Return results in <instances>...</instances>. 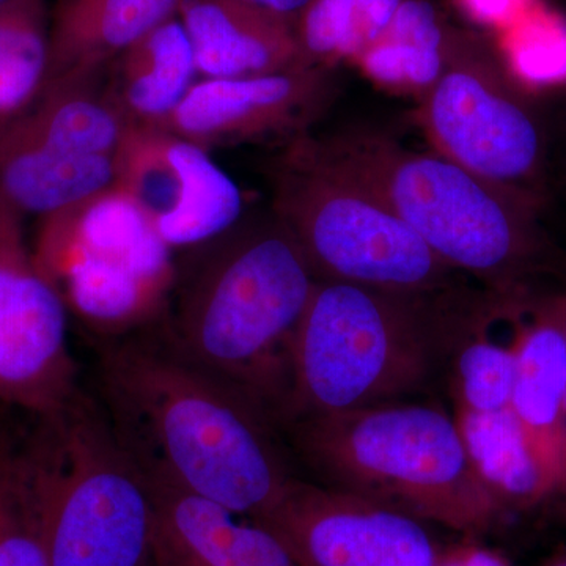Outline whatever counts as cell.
<instances>
[{"instance_id":"cell-7","label":"cell","mask_w":566,"mask_h":566,"mask_svg":"<svg viewBox=\"0 0 566 566\" xmlns=\"http://www.w3.org/2000/svg\"><path fill=\"white\" fill-rule=\"evenodd\" d=\"M274 218L318 281L385 292L457 289L455 271L390 208L316 163L293 142L274 175Z\"/></svg>"},{"instance_id":"cell-19","label":"cell","mask_w":566,"mask_h":566,"mask_svg":"<svg viewBox=\"0 0 566 566\" xmlns=\"http://www.w3.org/2000/svg\"><path fill=\"white\" fill-rule=\"evenodd\" d=\"M197 77L191 40L177 14L115 59L106 92L129 125L159 126L180 106Z\"/></svg>"},{"instance_id":"cell-24","label":"cell","mask_w":566,"mask_h":566,"mask_svg":"<svg viewBox=\"0 0 566 566\" xmlns=\"http://www.w3.org/2000/svg\"><path fill=\"white\" fill-rule=\"evenodd\" d=\"M403 0H311L294 32L311 66L354 61L392 24Z\"/></svg>"},{"instance_id":"cell-25","label":"cell","mask_w":566,"mask_h":566,"mask_svg":"<svg viewBox=\"0 0 566 566\" xmlns=\"http://www.w3.org/2000/svg\"><path fill=\"white\" fill-rule=\"evenodd\" d=\"M502 303L504 300L495 297L450 356V385L457 409L494 412L510 408L516 367L513 337L509 344H501L488 334L490 319Z\"/></svg>"},{"instance_id":"cell-11","label":"cell","mask_w":566,"mask_h":566,"mask_svg":"<svg viewBox=\"0 0 566 566\" xmlns=\"http://www.w3.org/2000/svg\"><path fill=\"white\" fill-rule=\"evenodd\" d=\"M253 521L300 566H434L444 549L415 516L297 476Z\"/></svg>"},{"instance_id":"cell-30","label":"cell","mask_w":566,"mask_h":566,"mask_svg":"<svg viewBox=\"0 0 566 566\" xmlns=\"http://www.w3.org/2000/svg\"><path fill=\"white\" fill-rule=\"evenodd\" d=\"M11 211H14L13 208H11L9 203H6V200L0 199V226L9 218Z\"/></svg>"},{"instance_id":"cell-33","label":"cell","mask_w":566,"mask_h":566,"mask_svg":"<svg viewBox=\"0 0 566 566\" xmlns=\"http://www.w3.org/2000/svg\"><path fill=\"white\" fill-rule=\"evenodd\" d=\"M153 566V565H151Z\"/></svg>"},{"instance_id":"cell-4","label":"cell","mask_w":566,"mask_h":566,"mask_svg":"<svg viewBox=\"0 0 566 566\" xmlns=\"http://www.w3.org/2000/svg\"><path fill=\"white\" fill-rule=\"evenodd\" d=\"M316 282L277 219L245 227L227 237L186 286L170 344L279 422L294 331Z\"/></svg>"},{"instance_id":"cell-31","label":"cell","mask_w":566,"mask_h":566,"mask_svg":"<svg viewBox=\"0 0 566 566\" xmlns=\"http://www.w3.org/2000/svg\"><path fill=\"white\" fill-rule=\"evenodd\" d=\"M551 566H566V557L560 558V560L554 562Z\"/></svg>"},{"instance_id":"cell-9","label":"cell","mask_w":566,"mask_h":566,"mask_svg":"<svg viewBox=\"0 0 566 566\" xmlns=\"http://www.w3.org/2000/svg\"><path fill=\"white\" fill-rule=\"evenodd\" d=\"M33 260L63 296L102 308L170 293L172 249L118 186L41 218Z\"/></svg>"},{"instance_id":"cell-22","label":"cell","mask_w":566,"mask_h":566,"mask_svg":"<svg viewBox=\"0 0 566 566\" xmlns=\"http://www.w3.org/2000/svg\"><path fill=\"white\" fill-rule=\"evenodd\" d=\"M450 41L431 3L403 0L385 35L356 63L381 87L422 98L444 70Z\"/></svg>"},{"instance_id":"cell-5","label":"cell","mask_w":566,"mask_h":566,"mask_svg":"<svg viewBox=\"0 0 566 566\" xmlns=\"http://www.w3.org/2000/svg\"><path fill=\"white\" fill-rule=\"evenodd\" d=\"M285 427L322 485L465 538L485 534L504 510L476 474L455 417L438 406L392 401Z\"/></svg>"},{"instance_id":"cell-28","label":"cell","mask_w":566,"mask_h":566,"mask_svg":"<svg viewBox=\"0 0 566 566\" xmlns=\"http://www.w3.org/2000/svg\"><path fill=\"white\" fill-rule=\"evenodd\" d=\"M241 2L268 11V13H273L275 17H281L296 25L297 18L303 13L305 7L311 3V0H241Z\"/></svg>"},{"instance_id":"cell-14","label":"cell","mask_w":566,"mask_h":566,"mask_svg":"<svg viewBox=\"0 0 566 566\" xmlns=\"http://www.w3.org/2000/svg\"><path fill=\"white\" fill-rule=\"evenodd\" d=\"M148 476L156 509L153 566H300L251 517Z\"/></svg>"},{"instance_id":"cell-3","label":"cell","mask_w":566,"mask_h":566,"mask_svg":"<svg viewBox=\"0 0 566 566\" xmlns=\"http://www.w3.org/2000/svg\"><path fill=\"white\" fill-rule=\"evenodd\" d=\"M296 137L311 158L381 200L441 262L494 296L526 297L528 279L549 259L535 193L494 185L439 153L409 150L379 134Z\"/></svg>"},{"instance_id":"cell-13","label":"cell","mask_w":566,"mask_h":566,"mask_svg":"<svg viewBox=\"0 0 566 566\" xmlns=\"http://www.w3.org/2000/svg\"><path fill=\"white\" fill-rule=\"evenodd\" d=\"M334 84L327 69L297 66L240 80H200L155 128L203 148L301 132L326 107Z\"/></svg>"},{"instance_id":"cell-8","label":"cell","mask_w":566,"mask_h":566,"mask_svg":"<svg viewBox=\"0 0 566 566\" xmlns=\"http://www.w3.org/2000/svg\"><path fill=\"white\" fill-rule=\"evenodd\" d=\"M420 122L439 155L483 180L542 197L545 126L483 44L452 35L441 76L420 98Z\"/></svg>"},{"instance_id":"cell-23","label":"cell","mask_w":566,"mask_h":566,"mask_svg":"<svg viewBox=\"0 0 566 566\" xmlns=\"http://www.w3.org/2000/svg\"><path fill=\"white\" fill-rule=\"evenodd\" d=\"M50 24L44 0L0 6V128L31 109L46 87Z\"/></svg>"},{"instance_id":"cell-2","label":"cell","mask_w":566,"mask_h":566,"mask_svg":"<svg viewBox=\"0 0 566 566\" xmlns=\"http://www.w3.org/2000/svg\"><path fill=\"white\" fill-rule=\"evenodd\" d=\"M457 290V289H453ZM318 281L290 348L279 422L403 401L427 389L488 301Z\"/></svg>"},{"instance_id":"cell-29","label":"cell","mask_w":566,"mask_h":566,"mask_svg":"<svg viewBox=\"0 0 566 566\" xmlns=\"http://www.w3.org/2000/svg\"><path fill=\"white\" fill-rule=\"evenodd\" d=\"M557 303L560 307L562 318H564L566 334V289L564 292L557 293ZM562 488H566V398H565V422H564V476H562Z\"/></svg>"},{"instance_id":"cell-1","label":"cell","mask_w":566,"mask_h":566,"mask_svg":"<svg viewBox=\"0 0 566 566\" xmlns=\"http://www.w3.org/2000/svg\"><path fill=\"white\" fill-rule=\"evenodd\" d=\"M103 382L118 434L169 485L256 520L296 476L273 417L170 342L114 346L104 354Z\"/></svg>"},{"instance_id":"cell-6","label":"cell","mask_w":566,"mask_h":566,"mask_svg":"<svg viewBox=\"0 0 566 566\" xmlns=\"http://www.w3.org/2000/svg\"><path fill=\"white\" fill-rule=\"evenodd\" d=\"M52 566H151L155 493L112 420L77 395L25 446Z\"/></svg>"},{"instance_id":"cell-20","label":"cell","mask_w":566,"mask_h":566,"mask_svg":"<svg viewBox=\"0 0 566 566\" xmlns=\"http://www.w3.org/2000/svg\"><path fill=\"white\" fill-rule=\"evenodd\" d=\"M453 417L476 474L502 509L532 506L557 491L512 409L472 412L455 408Z\"/></svg>"},{"instance_id":"cell-32","label":"cell","mask_w":566,"mask_h":566,"mask_svg":"<svg viewBox=\"0 0 566 566\" xmlns=\"http://www.w3.org/2000/svg\"><path fill=\"white\" fill-rule=\"evenodd\" d=\"M3 2H7V0H0V6H2Z\"/></svg>"},{"instance_id":"cell-12","label":"cell","mask_w":566,"mask_h":566,"mask_svg":"<svg viewBox=\"0 0 566 566\" xmlns=\"http://www.w3.org/2000/svg\"><path fill=\"white\" fill-rule=\"evenodd\" d=\"M115 186L172 251L222 237L243 212L240 188L210 150L155 126H128L115 153Z\"/></svg>"},{"instance_id":"cell-17","label":"cell","mask_w":566,"mask_h":566,"mask_svg":"<svg viewBox=\"0 0 566 566\" xmlns=\"http://www.w3.org/2000/svg\"><path fill=\"white\" fill-rule=\"evenodd\" d=\"M182 0H57L50 24L46 87L96 80L145 33L177 17ZM44 87V88H46Z\"/></svg>"},{"instance_id":"cell-21","label":"cell","mask_w":566,"mask_h":566,"mask_svg":"<svg viewBox=\"0 0 566 566\" xmlns=\"http://www.w3.org/2000/svg\"><path fill=\"white\" fill-rule=\"evenodd\" d=\"M13 122L51 147L82 156H115L129 126L98 77L48 85Z\"/></svg>"},{"instance_id":"cell-26","label":"cell","mask_w":566,"mask_h":566,"mask_svg":"<svg viewBox=\"0 0 566 566\" xmlns=\"http://www.w3.org/2000/svg\"><path fill=\"white\" fill-rule=\"evenodd\" d=\"M0 566H52L25 447L0 439Z\"/></svg>"},{"instance_id":"cell-15","label":"cell","mask_w":566,"mask_h":566,"mask_svg":"<svg viewBox=\"0 0 566 566\" xmlns=\"http://www.w3.org/2000/svg\"><path fill=\"white\" fill-rule=\"evenodd\" d=\"M528 322H515L516 367L510 409L532 452L562 490L566 398V334L557 296L536 301Z\"/></svg>"},{"instance_id":"cell-10","label":"cell","mask_w":566,"mask_h":566,"mask_svg":"<svg viewBox=\"0 0 566 566\" xmlns=\"http://www.w3.org/2000/svg\"><path fill=\"white\" fill-rule=\"evenodd\" d=\"M62 294L24 243L21 214L0 226V405L48 419L76 400Z\"/></svg>"},{"instance_id":"cell-18","label":"cell","mask_w":566,"mask_h":566,"mask_svg":"<svg viewBox=\"0 0 566 566\" xmlns=\"http://www.w3.org/2000/svg\"><path fill=\"white\" fill-rule=\"evenodd\" d=\"M115 185V156L57 150L10 122L0 128V199L41 218Z\"/></svg>"},{"instance_id":"cell-16","label":"cell","mask_w":566,"mask_h":566,"mask_svg":"<svg viewBox=\"0 0 566 566\" xmlns=\"http://www.w3.org/2000/svg\"><path fill=\"white\" fill-rule=\"evenodd\" d=\"M178 18L202 80H240L311 66L292 22L241 0H182Z\"/></svg>"},{"instance_id":"cell-27","label":"cell","mask_w":566,"mask_h":566,"mask_svg":"<svg viewBox=\"0 0 566 566\" xmlns=\"http://www.w3.org/2000/svg\"><path fill=\"white\" fill-rule=\"evenodd\" d=\"M476 538H465L460 545L444 547L434 566H510L504 557L475 543Z\"/></svg>"}]
</instances>
